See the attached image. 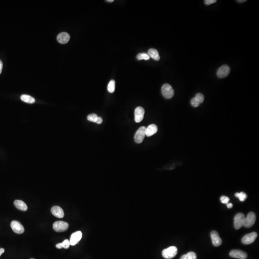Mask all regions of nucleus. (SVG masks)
I'll list each match as a JSON object with an SVG mask.
<instances>
[{
  "label": "nucleus",
  "instance_id": "nucleus-25",
  "mask_svg": "<svg viewBox=\"0 0 259 259\" xmlns=\"http://www.w3.org/2000/svg\"><path fill=\"white\" fill-rule=\"evenodd\" d=\"M98 118V116H97L96 114L93 113V114H89L87 116V120L89 121H91V122H96V120H97Z\"/></svg>",
  "mask_w": 259,
  "mask_h": 259
},
{
  "label": "nucleus",
  "instance_id": "nucleus-23",
  "mask_svg": "<svg viewBox=\"0 0 259 259\" xmlns=\"http://www.w3.org/2000/svg\"><path fill=\"white\" fill-rule=\"evenodd\" d=\"M137 60H149L150 59L149 56L148 55V54L146 53H139L136 56Z\"/></svg>",
  "mask_w": 259,
  "mask_h": 259
},
{
  "label": "nucleus",
  "instance_id": "nucleus-11",
  "mask_svg": "<svg viewBox=\"0 0 259 259\" xmlns=\"http://www.w3.org/2000/svg\"><path fill=\"white\" fill-rule=\"evenodd\" d=\"M144 110L141 107L136 108L134 111V119L136 122H140L144 117Z\"/></svg>",
  "mask_w": 259,
  "mask_h": 259
},
{
  "label": "nucleus",
  "instance_id": "nucleus-28",
  "mask_svg": "<svg viewBox=\"0 0 259 259\" xmlns=\"http://www.w3.org/2000/svg\"><path fill=\"white\" fill-rule=\"evenodd\" d=\"M220 201L222 203L227 204L229 201V198L227 196H222L220 198Z\"/></svg>",
  "mask_w": 259,
  "mask_h": 259
},
{
  "label": "nucleus",
  "instance_id": "nucleus-35",
  "mask_svg": "<svg viewBox=\"0 0 259 259\" xmlns=\"http://www.w3.org/2000/svg\"><path fill=\"white\" fill-rule=\"evenodd\" d=\"M113 1H113V0H107V2H113Z\"/></svg>",
  "mask_w": 259,
  "mask_h": 259
},
{
  "label": "nucleus",
  "instance_id": "nucleus-1",
  "mask_svg": "<svg viewBox=\"0 0 259 259\" xmlns=\"http://www.w3.org/2000/svg\"><path fill=\"white\" fill-rule=\"evenodd\" d=\"M178 249L175 246H171L162 251V256L166 259H171L177 254Z\"/></svg>",
  "mask_w": 259,
  "mask_h": 259
},
{
  "label": "nucleus",
  "instance_id": "nucleus-16",
  "mask_svg": "<svg viewBox=\"0 0 259 259\" xmlns=\"http://www.w3.org/2000/svg\"><path fill=\"white\" fill-rule=\"evenodd\" d=\"M158 127L155 125H150L148 126L146 129V136L147 137H150L156 134L158 132Z\"/></svg>",
  "mask_w": 259,
  "mask_h": 259
},
{
  "label": "nucleus",
  "instance_id": "nucleus-17",
  "mask_svg": "<svg viewBox=\"0 0 259 259\" xmlns=\"http://www.w3.org/2000/svg\"><path fill=\"white\" fill-rule=\"evenodd\" d=\"M14 204L16 208L22 211H26L28 209L27 205L25 202L22 200H17L14 202Z\"/></svg>",
  "mask_w": 259,
  "mask_h": 259
},
{
  "label": "nucleus",
  "instance_id": "nucleus-9",
  "mask_svg": "<svg viewBox=\"0 0 259 259\" xmlns=\"http://www.w3.org/2000/svg\"><path fill=\"white\" fill-rule=\"evenodd\" d=\"M230 72V68L229 66L227 65H224L220 67L217 71V76L220 78L226 77L228 76Z\"/></svg>",
  "mask_w": 259,
  "mask_h": 259
},
{
  "label": "nucleus",
  "instance_id": "nucleus-2",
  "mask_svg": "<svg viewBox=\"0 0 259 259\" xmlns=\"http://www.w3.org/2000/svg\"><path fill=\"white\" fill-rule=\"evenodd\" d=\"M161 92L166 99H171L174 96V90L169 84H165L163 85L161 88Z\"/></svg>",
  "mask_w": 259,
  "mask_h": 259
},
{
  "label": "nucleus",
  "instance_id": "nucleus-22",
  "mask_svg": "<svg viewBox=\"0 0 259 259\" xmlns=\"http://www.w3.org/2000/svg\"><path fill=\"white\" fill-rule=\"evenodd\" d=\"M115 89V82L114 80H111L109 82L108 86V91L110 93L114 92Z\"/></svg>",
  "mask_w": 259,
  "mask_h": 259
},
{
  "label": "nucleus",
  "instance_id": "nucleus-33",
  "mask_svg": "<svg viewBox=\"0 0 259 259\" xmlns=\"http://www.w3.org/2000/svg\"><path fill=\"white\" fill-rule=\"evenodd\" d=\"M4 252V249L3 248H1L0 249V256H1Z\"/></svg>",
  "mask_w": 259,
  "mask_h": 259
},
{
  "label": "nucleus",
  "instance_id": "nucleus-29",
  "mask_svg": "<svg viewBox=\"0 0 259 259\" xmlns=\"http://www.w3.org/2000/svg\"><path fill=\"white\" fill-rule=\"evenodd\" d=\"M217 2L216 0H205L204 3L206 5H210L213 3H215Z\"/></svg>",
  "mask_w": 259,
  "mask_h": 259
},
{
  "label": "nucleus",
  "instance_id": "nucleus-3",
  "mask_svg": "<svg viewBox=\"0 0 259 259\" xmlns=\"http://www.w3.org/2000/svg\"><path fill=\"white\" fill-rule=\"evenodd\" d=\"M146 129L144 126L139 128V129L136 132L134 135L135 142L137 144L142 143L146 136Z\"/></svg>",
  "mask_w": 259,
  "mask_h": 259
},
{
  "label": "nucleus",
  "instance_id": "nucleus-24",
  "mask_svg": "<svg viewBox=\"0 0 259 259\" xmlns=\"http://www.w3.org/2000/svg\"><path fill=\"white\" fill-rule=\"evenodd\" d=\"M235 195L236 197L239 198V200L241 202L244 201L247 198V194L243 192H241L240 193H236Z\"/></svg>",
  "mask_w": 259,
  "mask_h": 259
},
{
  "label": "nucleus",
  "instance_id": "nucleus-30",
  "mask_svg": "<svg viewBox=\"0 0 259 259\" xmlns=\"http://www.w3.org/2000/svg\"><path fill=\"white\" fill-rule=\"evenodd\" d=\"M102 122H103L102 119L100 117H98V119H97V120H96V122H95V123H96V124H99V125H100V124H101L102 123Z\"/></svg>",
  "mask_w": 259,
  "mask_h": 259
},
{
  "label": "nucleus",
  "instance_id": "nucleus-21",
  "mask_svg": "<svg viewBox=\"0 0 259 259\" xmlns=\"http://www.w3.org/2000/svg\"><path fill=\"white\" fill-rule=\"evenodd\" d=\"M197 256L196 253L194 252H189L187 254H184L181 256L180 259H196Z\"/></svg>",
  "mask_w": 259,
  "mask_h": 259
},
{
  "label": "nucleus",
  "instance_id": "nucleus-19",
  "mask_svg": "<svg viewBox=\"0 0 259 259\" xmlns=\"http://www.w3.org/2000/svg\"><path fill=\"white\" fill-rule=\"evenodd\" d=\"M21 100L25 102L33 104L35 102L34 98L27 95H23L21 96Z\"/></svg>",
  "mask_w": 259,
  "mask_h": 259
},
{
  "label": "nucleus",
  "instance_id": "nucleus-14",
  "mask_svg": "<svg viewBox=\"0 0 259 259\" xmlns=\"http://www.w3.org/2000/svg\"><path fill=\"white\" fill-rule=\"evenodd\" d=\"M51 212L53 216L59 218H62L64 217V213L61 207L58 206H54L52 207Z\"/></svg>",
  "mask_w": 259,
  "mask_h": 259
},
{
  "label": "nucleus",
  "instance_id": "nucleus-15",
  "mask_svg": "<svg viewBox=\"0 0 259 259\" xmlns=\"http://www.w3.org/2000/svg\"><path fill=\"white\" fill-rule=\"evenodd\" d=\"M57 41L60 43L66 44L68 42L70 39L69 34L66 32H62L58 35L57 37Z\"/></svg>",
  "mask_w": 259,
  "mask_h": 259
},
{
  "label": "nucleus",
  "instance_id": "nucleus-18",
  "mask_svg": "<svg viewBox=\"0 0 259 259\" xmlns=\"http://www.w3.org/2000/svg\"><path fill=\"white\" fill-rule=\"evenodd\" d=\"M148 54L150 57L152 58L154 60L158 61L160 60L159 54L157 50L154 49H150L148 50Z\"/></svg>",
  "mask_w": 259,
  "mask_h": 259
},
{
  "label": "nucleus",
  "instance_id": "nucleus-27",
  "mask_svg": "<svg viewBox=\"0 0 259 259\" xmlns=\"http://www.w3.org/2000/svg\"><path fill=\"white\" fill-rule=\"evenodd\" d=\"M191 105L193 107H198L200 103L195 98H193L191 101Z\"/></svg>",
  "mask_w": 259,
  "mask_h": 259
},
{
  "label": "nucleus",
  "instance_id": "nucleus-13",
  "mask_svg": "<svg viewBox=\"0 0 259 259\" xmlns=\"http://www.w3.org/2000/svg\"><path fill=\"white\" fill-rule=\"evenodd\" d=\"M211 237L212 241L213 244L216 247H218L222 243V241L218 233L216 231H213L211 233Z\"/></svg>",
  "mask_w": 259,
  "mask_h": 259
},
{
  "label": "nucleus",
  "instance_id": "nucleus-8",
  "mask_svg": "<svg viewBox=\"0 0 259 259\" xmlns=\"http://www.w3.org/2000/svg\"><path fill=\"white\" fill-rule=\"evenodd\" d=\"M11 227L12 231L18 234H21L25 231V228L22 224L20 222L16 220L12 221L11 223Z\"/></svg>",
  "mask_w": 259,
  "mask_h": 259
},
{
  "label": "nucleus",
  "instance_id": "nucleus-31",
  "mask_svg": "<svg viewBox=\"0 0 259 259\" xmlns=\"http://www.w3.org/2000/svg\"><path fill=\"white\" fill-rule=\"evenodd\" d=\"M2 67H3V64H2V61L0 60V74H1L2 72Z\"/></svg>",
  "mask_w": 259,
  "mask_h": 259
},
{
  "label": "nucleus",
  "instance_id": "nucleus-32",
  "mask_svg": "<svg viewBox=\"0 0 259 259\" xmlns=\"http://www.w3.org/2000/svg\"><path fill=\"white\" fill-rule=\"evenodd\" d=\"M226 204L227 205V207L228 208L230 209L233 207V204L231 203H227Z\"/></svg>",
  "mask_w": 259,
  "mask_h": 259
},
{
  "label": "nucleus",
  "instance_id": "nucleus-7",
  "mask_svg": "<svg viewBox=\"0 0 259 259\" xmlns=\"http://www.w3.org/2000/svg\"><path fill=\"white\" fill-rule=\"evenodd\" d=\"M257 233L255 232H252L246 235L242 238V242L245 245H249L252 243L257 238Z\"/></svg>",
  "mask_w": 259,
  "mask_h": 259
},
{
  "label": "nucleus",
  "instance_id": "nucleus-26",
  "mask_svg": "<svg viewBox=\"0 0 259 259\" xmlns=\"http://www.w3.org/2000/svg\"><path fill=\"white\" fill-rule=\"evenodd\" d=\"M195 98L200 104L202 103L204 100V95L201 93H197L195 95Z\"/></svg>",
  "mask_w": 259,
  "mask_h": 259
},
{
  "label": "nucleus",
  "instance_id": "nucleus-4",
  "mask_svg": "<svg viewBox=\"0 0 259 259\" xmlns=\"http://www.w3.org/2000/svg\"><path fill=\"white\" fill-rule=\"evenodd\" d=\"M245 216L242 213H237L234 219V225L236 229H239L243 226Z\"/></svg>",
  "mask_w": 259,
  "mask_h": 259
},
{
  "label": "nucleus",
  "instance_id": "nucleus-12",
  "mask_svg": "<svg viewBox=\"0 0 259 259\" xmlns=\"http://www.w3.org/2000/svg\"><path fill=\"white\" fill-rule=\"evenodd\" d=\"M82 237V233L81 231H77L73 233L71 236L70 243L71 245L75 246L81 240Z\"/></svg>",
  "mask_w": 259,
  "mask_h": 259
},
{
  "label": "nucleus",
  "instance_id": "nucleus-10",
  "mask_svg": "<svg viewBox=\"0 0 259 259\" xmlns=\"http://www.w3.org/2000/svg\"><path fill=\"white\" fill-rule=\"evenodd\" d=\"M229 255L232 258L239 259H247L248 255L245 252L239 250H232L229 253Z\"/></svg>",
  "mask_w": 259,
  "mask_h": 259
},
{
  "label": "nucleus",
  "instance_id": "nucleus-5",
  "mask_svg": "<svg viewBox=\"0 0 259 259\" xmlns=\"http://www.w3.org/2000/svg\"><path fill=\"white\" fill-rule=\"evenodd\" d=\"M256 218V215L254 213L252 212L249 213L247 217H245V218L244 227L247 228L252 227V226L255 224Z\"/></svg>",
  "mask_w": 259,
  "mask_h": 259
},
{
  "label": "nucleus",
  "instance_id": "nucleus-6",
  "mask_svg": "<svg viewBox=\"0 0 259 259\" xmlns=\"http://www.w3.org/2000/svg\"><path fill=\"white\" fill-rule=\"evenodd\" d=\"M68 227V223L64 221H56L53 225V229L56 232H63L67 230Z\"/></svg>",
  "mask_w": 259,
  "mask_h": 259
},
{
  "label": "nucleus",
  "instance_id": "nucleus-36",
  "mask_svg": "<svg viewBox=\"0 0 259 259\" xmlns=\"http://www.w3.org/2000/svg\"></svg>",
  "mask_w": 259,
  "mask_h": 259
},
{
  "label": "nucleus",
  "instance_id": "nucleus-34",
  "mask_svg": "<svg viewBox=\"0 0 259 259\" xmlns=\"http://www.w3.org/2000/svg\"><path fill=\"white\" fill-rule=\"evenodd\" d=\"M246 1V0H242V1H240V0H238V1H237V2H245Z\"/></svg>",
  "mask_w": 259,
  "mask_h": 259
},
{
  "label": "nucleus",
  "instance_id": "nucleus-20",
  "mask_svg": "<svg viewBox=\"0 0 259 259\" xmlns=\"http://www.w3.org/2000/svg\"><path fill=\"white\" fill-rule=\"evenodd\" d=\"M70 243L68 239H65L62 243L57 244L56 245V247L57 249H60L61 248L64 249H68L70 246Z\"/></svg>",
  "mask_w": 259,
  "mask_h": 259
}]
</instances>
